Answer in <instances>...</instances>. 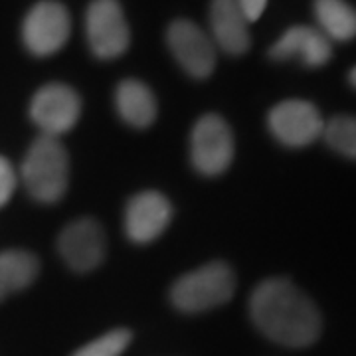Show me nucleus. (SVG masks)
Wrapping results in <instances>:
<instances>
[{
  "mask_svg": "<svg viewBox=\"0 0 356 356\" xmlns=\"http://www.w3.org/2000/svg\"><path fill=\"white\" fill-rule=\"evenodd\" d=\"M40 271L38 257L24 250L0 252V301L26 289Z\"/></svg>",
  "mask_w": 356,
  "mask_h": 356,
  "instance_id": "obj_15",
  "label": "nucleus"
},
{
  "mask_svg": "<svg viewBox=\"0 0 356 356\" xmlns=\"http://www.w3.org/2000/svg\"><path fill=\"white\" fill-rule=\"evenodd\" d=\"M269 58L277 62L299 60L307 67H321L332 58V44L318 28L293 26L269 48Z\"/></svg>",
  "mask_w": 356,
  "mask_h": 356,
  "instance_id": "obj_12",
  "label": "nucleus"
},
{
  "mask_svg": "<svg viewBox=\"0 0 356 356\" xmlns=\"http://www.w3.org/2000/svg\"><path fill=\"white\" fill-rule=\"evenodd\" d=\"M248 22H255L267 6V0H236Z\"/></svg>",
  "mask_w": 356,
  "mask_h": 356,
  "instance_id": "obj_20",
  "label": "nucleus"
},
{
  "mask_svg": "<svg viewBox=\"0 0 356 356\" xmlns=\"http://www.w3.org/2000/svg\"><path fill=\"white\" fill-rule=\"evenodd\" d=\"M81 115V99L76 89L65 83H48L36 91L30 103V117L42 129V135L56 137L65 135L76 127Z\"/></svg>",
  "mask_w": 356,
  "mask_h": 356,
  "instance_id": "obj_8",
  "label": "nucleus"
},
{
  "mask_svg": "<svg viewBox=\"0 0 356 356\" xmlns=\"http://www.w3.org/2000/svg\"><path fill=\"white\" fill-rule=\"evenodd\" d=\"M129 343H131V332L127 329H115L81 346L72 356H121Z\"/></svg>",
  "mask_w": 356,
  "mask_h": 356,
  "instance_id": "obj_18",
  "label": "nucleus"
},
{
  "mask_svg": "<svg viewBox=\"0 0 356 356\" xmlns=\"http://www.w3.org/2000/svg\"><path fill=\"white\" fill-rule=\"evenodd\" d=\"M267 127L281 145L303 149L323 137L325 121L313 103L305 99H287L277 103L267 113Z\"/></svg>",
  "mask_w": 356,
  "mask_h": 356,
  "instance_id": "obj_7",
  "label": "nucleus"
},
{
  "mask_svg": "<svg viewBox=\"0 0 356 356\" xmlns=\"http://www.w3.org/2000/svg\"><path fill=\"white\" fill-rule=\"evenodd\" d=\"M86 34L89 48L99 60H113L125 54L131 32L119 0H93L89 4Z\"/></svg>",
  "mask_w": 356,
  "mask_h": 356,
  "instance_id": "obj_5",
  "label": "nucleus"
},
{
  "mask_svg": "<svg viewBox=\"0 0 356 356\" xmlns=\"http://www.w3.org/2000/svg\"><path fill=\"white\" fill-rule=\"evenodd\" d=\"M172 218V206L168 198L156 191H145L135 194L125 210V234L131 242H154Z\"/></svg>",
  "mask_w": 356,
  "mask_h": 356,
  "instance_id": "obj_11",
  "label": "nucleus"
},
{
  "mask_svg": "<svg viewBox=\"0 0 356 356\" xmlns=\"http://www.w3.org/2000/svg\"><path fill=\"white\" fill-rule=\"evenodd\" d=\"M248 20L236 0H212L210 4V28L214 46L229 56H242L250 50Z\"/></svg>",
  "mask_w": 356,
  "mask_h": 356,
  "instance_id": "obj_13",
  "label": "nucleus"
},
{
  "mask_svg": "<svg viewBox=\"0 0 356 356\" xmlns=\"http://www.w3.org/2000/svg\"><path fill=\"white\" fill-rule=\"evenodd\" d=\"M115 105L119 117L131 127L147 129L156 119V99L153 91L139 79H125L117 86Z\"/></svg>",
  "mask_w": 356,
  "mask_h": 356,
  "instance_id": "obj_14",
  "label": "nucleus"
},
{
  "mask_svg": "<svg viewBox=\"0 0 356 356\" xmlns=\"http://www.w3.org/2000/svg\"><path fill=\"white\" fill-rule=\"evenodd\" d=\"M236 291V275L224 261H210L184 273L170 287V301L182 313H202L224 305Z\"/></svg>",
  "mask_w": 356,
  "mask_h": 356,
  "instance_id": "obj_3",
  "label": "nucleus"
},
{
  "mask_svg": "<svg viewBox=\"0 0 356 356\" xmlns=\"http://www.w3.org/2000/svg\"><path fill=\"white\" fill-rule=\"evenodd\" d=\"M191 161L204 177H218L232 165L234 135L220 115H202L192 127Z\"/></svg>",
  "mask_w": 356,
  "mask_h": 356,
  "instance_id": "obj_4",
  "label": "nucleus"
},
{
  "mask_svg": "<svg viewBox=\"0 0 356 356\" xmlns=\"http://www.w3.org/2000/svg\"><path fill=\"white\" fill-rule=\"evenodd\" d=\"M72 32L70 13L58 0H42L30 8L22 24L24 46L34 56L46 58L64 48Z\"/></svg>",
  "mask_w": 356,
  "mask_h": 356,
  "instance_id": "obj_6",
  "label": "nucleus"
},
{
  "mask_svg": "<svg viewBox=\"0 0 356 356\" xmlns=\"http://www.w3.org/2000/svg\"><path fill=\"white\" fill-rule=\"evenodd\" d=\"M315 18L318 30L331 42L356 38V8L346 0H315Z\"/></svg>",
  "mask_w": 356,
  "mask_h": 356,
  "instance_id": "obj_16",
  "label": "nucleus"
},
{
  "mask_svg": "<svg viewBox=\"0 0 356 356\" xmlns=\"http://www.w3.org/2000/svg\"><path fill=\"white\" fill-rule=\"evenodd\" d=\"M250 317L269 341L289 348L313 344L323 329L317 305L285 277H271L255 287Z\"/></svg>",
  "mask_w": 356,
  "mask_h": 356,
  "instance_id": "obj_1",
  "label": "nucleus"
},
{
  "mask_svg": "<svg viewBox=\"0 0 356 356\" xmlns=\"http://www.w3.org/2000/svg\"><path fill=\"white\" fill-rule=\"evenodd\" d=\"M166 44L178 65L196 79H206L216 67V46L200 26L175 20L166 30Z\"/></svg>",
  "mask_w": 356,
  "mask_h": 356,
  "instance_id": "obj_9",
  "label": "nucleus"
},
{
  "mask_svg": "<svg viewBox=\"0 0 356 356\" xmlns=\"http://www.w3.org/2000/svg\"><path fill=\"white\" fill-rule=\"evenodd\" d=\"M348 81H350V86L356 89V65L350 70V74H348Z\"/></svg>",
  "mask_w": 356,
  "mask_h": 356,
  "instance_id": "obj_21",
  "label": "nucleus"
},
{
  "mask_svg": "<svg viewBox=\"0 0 356 356\" xmlns=\"http://www.w3.org/2000/svg\"><path fill=\"white\" fill-rule=\"evenodd\" d=\"M20 177L28 194L42 204H56L67 191L70 156L62 140L40 135L26 153Z\"/></svg>",
  "mask_w": 356,
  "mask_h": 356,
  "instance_id": "obj_2",
  "label": "nucleus"
},
{
  "mask_svg": "<svg viewBox=\"0 0 356 356\" xmlns=\"http://www.w3.org/2000/svg\"><path fill=\"white\" fill-rule=\"evenodd\" d=\"M58 250L70 269L77 273H89L99 266L105 257V232L93 218H79L67 224L60 238Z\"/></svg>",
  "mask_w": 356,
  "mask_h": 356,
  "instance_id": "obj_10",
  "label": "nucleus"
},
{
  "mask_svg": "<svg viewBox=\"0 0 356 356\" xmlns=\"http://www.w3.org/2000/svg\"><path fill=\"white\" fill-rule=\"evenodd\" d=\"M16 170L8 159L0 156V208L13 198L16 191Z\"/></svg>",
  "mask_w": 356,
  "mask_h": 356,
  "instance_id": "obj_19",
  "label": "nucleus"
},
{
  "mask_svg": "<svg viewBox=\"0 0 356 356\" xmlns=\"http://www.w3.org/2000/svg\"><path fill=\"white\" fill-rule=\"evenodd\" d=\"M323 139L334 153L356 161V117L337 115L325 123Z\"/></svg>",
  "mask_w": 356,
  "mask_h": 356,
  "instance_id": "obj_17",
  "label": "nucleus"
}]
</instances>
